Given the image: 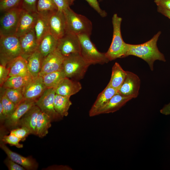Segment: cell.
I'll use <instances>...</instances> for the list:
<instances>
[{"label": "cell", "mask_w": 170, "mask_h": 170, "mask_svg": "<svg viewBox=\"0 0 170 170\" xmlns=\"http://www.w3.org/2000/svg\"><path fill=\"white\" fill-rule=\"evenodd\" d=\"M161 33L158 31L150 40L142 44H127L128 51L126 57L133 55L145 61L151 71L153 70V64L156 60L165 62L164 54L159 50L157 45L159 37Z\"/></svg>", "instance_id": "6da1fadb"}, {"label": "cell", "mask_w": 170, "mask_h": 170, "mask_svg": "<svg viewBox=\"0 0 170 170\" xmlns=\"http://www.w3.org/2000/svg\"><path fill=\"white\" fill-rule=\"evenodd\" d=\"M122 18L115 14L112 18L113 27V37L110 45L105 55L110 61L117 58L126 57L128 51L127 44L123 41L121 32Z\"/></svg>", "instance_id": "7a4b0ae2"}, {"label": "cell", "mask_w": 170, "mask_h": 170, "mask_svg": "<svg viewBox=\"0 0 170 170\" xmlns=\"http://www.w3.org/2000/svg\"><path fill=\"white\" fill-rule=\"evenodd\" d=\"M66 21V32L76 35L90 36L92 30L91 21L86 16L76 13L69 7L63 11Z\"/></svg>", "instance_id": "3957f363"}, {"label": "cell", "mask_w": 170, "mask_h": 170, "mask_svg": "<svg viewBox=\"0 0 170 170\" xmlns=\"http://www.w3.org/2000/svg\"><path fill=\"white\" fill-rule=\"evenodd\" d=\"M21 55L19 37L15 34L0 35V64L6 66L12 60Z\"/></svg>", "instance_id": "277c9868"}, {"label": "cell", "mask_w": 170, "mask_h": 170, "mask_svg": "<svg viewBox=\"0 0 170 170\" xmlns=\"http://www.w3.org/2000/svg\"><path fill=\"white\" fill-rule=\"evenodd\" d=\"M90 65L80 54H76L65 58L62 69L66 77L77 81L83 78Z\"/></svg>", "instance_id": "5b68a950"}, {"label": "cell", "mask_w": 170, "mask_h": 170, "mask_svg": "<svg viewBox=\"0 0 170 170\" xmlns=\"http://www.w3.org/2000/svg\"><path fill=\"white\" fill-rule=\"evenodd\" d=\"M81 44L80 54L84 59L90 65H103L109 60L105 53L99 52L91 41L89 36L86 35H77Z\"/></svg>", "instance_id": "8992f818"}, {"label": "cell", "mask_w": 170, "mask_h": 170, "mask_svg": "<svg viewBox=\"0 0 170 170\" xmlns=\"http://www.w3.org/2000/svg\"><path fill=\"white\" fill-rule=\"evenodd\" d=\"M23 10L19 7L3 12L0 20V35L15 34L18 21Z\"/></svg>", "instance_id": "52a82bcc"}, {"label": "cell", "mask_w": 170, "mask_h": 170, "mask_svg": "<svg viewBox=\"0 0 170 170\" xmlns=\"http://www.w3.org/2000/svg\"><path fill=\"white\" fill-rule=\"evenodd\" d=\"M57 49L65 58L74 54H80L81 44L78 36L66 32L58 40Z\"/></svg>", "instance_id": "ba28073f"}, {"label": "cell", "mask_w": 170, "mask_h": 170, "mask_svg": "<svg viewBox=\"0 0 170 170\" xmlns=\"http://www.w3.org/2000/svg\"><path fill=\"white\" fill-rule=\"evenodd\" d=\"M55 94L54 88H47L36 103V105L42 111L50 117L52 121H57L62 118L54 108V101Z\"/></svg>", "instance_id": "9c48e42d"}, {"label": "cell", "mask_w": 170, "mask_h": 170, "mask_svg": "<svg viewBox=\"0 0 170 170\" xmlns=\"http://www.w3.org/2000/svg\"><path fill=\"white\" fill-rule=\"evenodd\" d=\"M49 33L57 40L66 32V23L63 12L58 10L50 13L49 20Z\"/></svg>", "instance_id": "30bf717a"}, {"label": "cell", "mask_w": 170, "mask_h": 170, "mask_svg": "<svg viewBox=\"0 0 170 170\" xmlns=\"http://www.w3.org/2000/svg\"><path fill=\"white\" fill-rule=\"evenodd\" d=\"M65 57L57 49L43 57L39 76H43L62 69Z\"/></svg>", "instance_id": "8fae6325"}, {"label": "cell", "mask_w": 170, "mask_h": 170, "mask_svg": "<svg viewBox=\"0 0 170 170\" xmlns=\"http://www.w3.org/2000/svg\"><path fill=\"white\" fill-rule=\"evenodd\" d=\"M140 80L134 73L126 71L125 79L118 92L122 95L136 98L139 93Z\"/></svg>", "instance_id": "7c38bea8"}, {"label": "cell", "mask_w": 170, "mask_h": 170, "mask_svg": "<svg viewBox=\"0 0 170 170\" xmlns=\"http://www.w3.org/2000/svg\"><path fill=\"white\" fill-rule=\"evenodd\" d=\"M35 101L24 100L17 105L14 112L4 121L5 126L10 129L17 128L21 117L34 105Z\"/></svg>", "instance_id": "4fadbf2b"}, {"label": "cell", "mask_w": 170, "mask_h": 170, "mask_svg": "<svg viewBox=\"0 0 170 170\" xmlns=\"http://www.w3.org/2000/svg\"><path fill=\"white\" fill-rule=\"evenodd\" d=\"M47 89L42 76L34 78L23 88L24 99L37 101Z\"/></svg>", "instance_id": "5bb4252c"}, {"label": "cell", "mask_w": 170, "mask_h": 170, "mask_svg": "<svg viewBox=\"0 0 170 170\" xmlns=\"http://www.w3.org/2000/svg\"><path fill=\"white\" fill-rule=\"evenodd\" d=\"M37 12L23 10L20 15L15 35L20 37L34 29L37 19Z\"/></svg>", "instance_id": "9a60e30c"}, {"label": "cell", "mask_w": 170, "mask_h": 170, "mask_svg": "<svg viewBox=\"0 0 170 170\" xmlns=\"http://www.w3.org/2000/svg\"><path fill=\"white\" fill-rule=\"evenodd\" d=\"M21 55L26 59L38 49V44L34 28L19 37Z\"/></svg>", "instance_id": "2e32d148"}, {"label": "cell", "mask_w": 170, "mask_h": 170, "mask_svg": "<svg viewBox=\"0 0 170 170\" xmlns=\"http://www.w3.org/2000/svg\"><path fill=\"white\" fill-rule=\"evenodd\" d=\"M0 146L11 160L24 167L25 169H36L38 164L33 159L30 157H25L11 150L5 144L0 140Z\"/></svg>", "instance_id": "e0dca14e"}, {"label": "cell", "mask_w": 170, "mask_h": 170, "mask_svg": "<svg viewBox=\"0 0 170 170\" xmlns=\"http://www.w3.org/2000/svg\"><path fill=\"white\" fill-rule=\"evenodd\" d=\"M82 88L81 84L79 82L65 77L54 89L56 94L70 97L78 93Z\"/></svg>", "instance_id": "ac0fdd59"}, {"label": "cell", "mask_w": 170, "mask_h": 170, "mask_svg": "<svg viewBox=\"0 0 170 170\" xmlns=\"http://www.w3.org/2000/svg\"><path fill=\"white\" fill-rule=\"evenodd\" d=\"M133 98L131 96L122 95L117 92L104 106L98 111L96 116L101 114L114 112L119 110Z\"/></svg>", "instance_id": "d6986e66"}, {"label": "cell", "mask_w": 170, "mask_h": 170, "mask_svg": "<svg viewBox=\"0 0 170 170\" xmlns=\"http://www.w3.org/2000/svg\"><path fill=\"white\" fill-rule=\"evenodd\" d=\"M6 66L8 69L9 77L31 76L28 69L27 60L21 55L10 61Z\"/></svg>", "instance_id": "ffe728a7"}, {"label": "cell", "mask_w": 170, "mask_h": 170, "mask_svg": "<svg viewBox=\"0 0 170 170\" xmlns=\"http://www.w3.org/2000/svg\"><path fill=\"white\" fill-rule=\"evenodd\" d=\"M118 90L108 85L98 95L95 102L90 109L89 115L90 116H96L98 111L104 106Z\"/></svg>", "instance_id": "44dd1931"}, {"label": "cell", "mask_w": 170, "mask_h": 170, "mask_svg": "<svg viewBox=\"0 0 170 170\" xmlns=\"http://www.w3.org/2000/svg\"><path fill=\"white\" fill-rule=\"evenodd\" d=\"M41 110L36 105H34L20 119L19 126L26 127L30 130L31 134L36 135L38 117Z\"/></svg>", "instance_id": "7402d4cb"}, {"label": "cell", "mask_w": 170, "mask_h": 170, "mask_svg": "<svg viewBox=\"0 0 170 170\" xmlns=\"http://www.w3.org/2000/svg\"><path fill=\"white\" fill-rule=\"evenodd\" d=\"M50 13H38L34 29L38 45L43 38L49 33V20Z\"/></svg>", "instance_id": "603a6c76"}, {"label": "cell", "mask_w": 170, "mask_h": 170, "mask_svg": "<svg viewBox=\"0 0 170 170\" xmlns=\"http://www.w3.org/2000/svg\"><path fill=\"white\" fill-rule=\"evenodd\" d=\"M43 57L37 50L27 59V65L31 75L34 78L39 76L41 71Z\"/></svg>", "instance_id": "cb8c5ba5"}, {"label": "cell", "mask_w": 170, "mask_h": 170, "mask_svg": "<svg viewBox=\"0 0 170 170\" xmlns=\"http://www.w3.org/2000/svg\"><path fill=\"white\" fill-rule=\"evenodd\" d=\"M58 43V40L48 33L40 41L37 50L44 57L57 49Z\"/></svg>", "instance_id": "d4e9b609"}, {"label": "cell", "mask_w": 170, "mask_h": 170, "mask_svg": "<svg viewBox=\"0 0 170 170\" xmlns=\"http://www.w3.org/2000/svg\"><path fill=\"white\" fill-rule=\"evenodd\" d=\"M126 74L119 64L116 62L112 69L110 80L107 84L108 86L118 90L123 83Z\"/></svg>", "instance_id": "484cf974"}, {"label": "cell", "mask_w": 170, "mask_h": 170, "mask_svg": "<svg viewBox=\"0 0 170 170\" xmlns=\"http://www.w3.org/2000/svg\"><path fill=\"white\" fill-rule=\"evenodd\" d=\"M52 120L47 114L41 110L38 116L36 129V135L40 138L46 136L51 127Z\"/></svg>", "instance_id": "4316f807"}, {"label": "cell", "mask_w": 170, "mask_h": 170, "mask_svg": "<svg viewBox=\"0 0 170 170\" xmlns=\"http://www.w3.org/2000/svg\"><path fill=\"white\" fill-rule=\"evenodd\" d=\"M70 97L55 94L54 106L55 111L61 117L67 116L72 103Z\"/></svg>", "instance_id": "83f0119b"}, {"label": "cell", "mask_w": 170, "mask_h": 170, "mask_svg": "<svg viewBox=\"0 0 170 170\" xmlns=\"http://www.w3.org/2000/svg\"><path fill=\"white\" fill-rule=\"evenodd\" d=\"M33 78L31 76H10L2 87L4 88H23Z\"/></svg>", "instance_id": "f1b7e54d"}, {"label": "cell", "mask_w": 170, "mask_h": 170, "mask_svg": "<svg viewBox=\"0 0 170 170\" xmlns=\"http://www.w3.org/2000/svg\"><path fill=\"white\" fill-rule=\"evenodd\" d=\"M42 77L47 88H54L63 78L66 77L63 69L46 74Z\"/></svg>", "instance_id": "f546056e"}, {"label": "cell", "mask_w": 170, "mask_h": 170, "mask_svg": "<svg viewBox=\"0 0 170 170\" xmlns=\"http://www.w3.org/2000/svg\"><path fill=\"white\" fill-rule=\"evenodd\" d=\"M3 88L6 96L16 106L24 100L23 88Z\"/></svg>", "instance_id": "4dcf8cb0"}, {"label": "cell", "mask_w": 170, "mask_h": 170, "mask_svg": "<svg viewBox=\"0 0 170 170\" xmlns=\"http://www.w3.org/2000/svg\"><path fill=\"white\" fill-rule=\"evenodd\" d=\"M58 10L54 0H38L37 11L38 13H48Z\"/></svg>", "instance_id": "1f68e13d"}, {"label": "cell", "mask_w": 170, "mask_h": 170, "mask_svg": "<svg viewBox=\"0 0 170 170\" xmlns=\"http://www.w3.org/2000/svg\"><path fill=\"white\" fill-rule=\"evenodd\" d=\"M2 90L0 93V102L2 104L6 119L14 112L16 106L6 95L3 88H0ZM5 119V120H6Z\"/></svg>", "instance_id": "d6a6232c"}, {"label": "cell", "mask_w": 170, "mask_h": 170, "mask_svg": "<svg viewBox=\"0 0 170 170\" xmlns=\"http://www.w3.org/2000/svg\"><path fill=\"white\" fill-rule=\"evenodd\" d=\"M0 140L5 144H8L11 146H14L17 148H21L23 145L20 143L21 140L16 136L10 134L9 135H1Z\"/></svg>", "instance_id": "836d02e7"}, {"label": "cell", "mask_w": 170, "mask_h": 170, "mask_svg": "<svg viewBox=\"0 0 170 170\" xmlns=\"http://www.w3.org/2000/svg\"><path fill=\"white\" fill-rule=\"evenodd\" d=\"M21 0H0V10L4 12L20 7Z\"/></svg>", "instance_id": "e575fe53"}, {"label": "cell", "mask_w": 170, "mask_h": 170, "mask_svg": "<svg viewBox=\"0 0 170 170\" xmlns=\"http://www.w3.org/2000/svg\"><path fill=\"white\" fill-rule=\"evenodd\" d=\"M10 133L16 136L22 141H24L26 138L31 134L30 130L27 128L23 126L11 130Z\"/></svg>", "instance_id": "d590c367"}, {"label": "cell", "mask_w": 170, "mask_h": 170, "mask_svg": "<svg viewBox=\"0 0 170 170\" xmlns=\"http://www.w3.org/2000/svg\"><path fill=\"white\" fill-rule=\"evenodd\" d=\"M38 0H21L20 7L23 9L30 12H37Z\"/></svg>", "instance_id": "8d00e7d4"}, {"label": "cell", "mask_w": 170, "mask_h": 170, "mask_svg": "<svg viewBox=\"0 0 170 170\" xmlns=\"http://www.w3.org/2000/svg\"><path fill=\"white\" fill-rule=\"evenodd\" d=\"M89 5L93 8L102 17H106L107 13L100 8L97 0H85Z\"/></svg>", "instance_id": "74e56055"}, {"label": "cell", "mask_w": 170, "mask_h": 170, "mask_svg": "<svg viewBox=\"0 0 170 170\" xmlns=\"http://www.w3.org/2000/svg\"><path fill=\"white\" fill-rule=\"evenodd\" d=\"M9 77V70L6 66L0 65V86L2 88Z\"/></svg>", "instance_id": "f35d334b"}, {"label": "cell", "mask_w": 170, "mask_h": 170, "mask_svg": "<svg viewBox=\"0 0 170 170\" xmlns=\"http://www.w3.org/2000/svg\"><path fill=\"white\" fill-rule=\"evenodd\" d=\"M4 162L9 170H25L21 166L11 160L8 156L5 160Z\"/></svg>", "instance_id": "ab89813d"}, {"label": "cell", "mask_w": 170, "mask_h": 170, "mask_svg": "<svg viewBox=\"0 0 170 170\" xmlns=\"http://www.w3.org/2000/svg\"><path fill=\"white\" fill-rule=\"evenodd\" d=\"M58 10L63 12L72 5L71 0H54Z\"/></svg>", "instance_id": "60d3db41"}, {"label": "cell", "mask_w": 170, "mask_h": 170, "mask_svg": "<svg viewBox=\"0 0 170 170\" xmlns=\"http://www.w3.org/2000/svg\"><path fill=\"white\" fill-rule=\"evenodd\" d=\"M154 2L157 6L170 10V0H155Z\"/></svg>", "instance_id": "b9f144b4"}, {"label": "cell", "mask_w": 170, "mask_h": 170, "mask_svg": "<svg viewBox=\"0 0 170 170\" xmlns=\"http://www.w3.org/2000/svg\"><path fill=\"white\" fill-rule=\"evenodd\" d=\"M157 11L170 19V10L157 6Z\"/></svg>", "instance_id": "7bdbcfd3"}, {"label": "cell", "mask_w": 170, "mask_h": 170, "mask_svg": "<svg viewBox=\"0 0 170 170\" xmlns=\"http://www.w3.org/2000/svg\"><path fill=\"white\" fill-rule=\"evenodd\" d=\"M160 112L162 114L166 115H170V102L165 105L160 110Z\"/></svg>", "instance_id": "ee69618b"}, {"label": "cell", "mask_w": 170, "mask_h": 170, "mask_svg": "<svg viewBox=\"0 0 170 170\" xmlns=\"http://www.w3.org/2000/svg\"><path fill=\"white\" fill-rule=\"evenodd\" d=\"M6 119L4 112L2 104L0 102V120L1 122H4Z\"/></svg>", "instance_id": "f6af8a7d"}, {"label": "cell", "mask_w": 170, "mask_h": 170, "mask_svg": "<svg viewBox=\"0 0 170 170\" xmlns=\"http://www.w3.org/2000/svg\"><path fill=\"white\" fill-rule=\"evenodd\" d=\"M75 0H71V4H72V5L73 4L74 1Z\"/></svg>", "instance_id": "bcb514c9"}, {"label": "cell", "mask_w": 170, "mask_h": 170, "mask_svg": "<svg viewBox=\"0 0 170 170\" xmlns=\"http://www.w3.org/2000/svg\"><path fill=\"white\" fill-rule=\"evenodd\" d=\"M102 0H99V1H102Z\"/></svg>", "instance_id": "7dc6e473"}]
</instances>
